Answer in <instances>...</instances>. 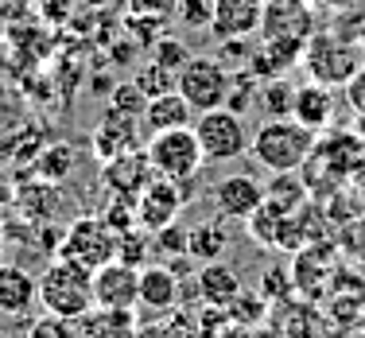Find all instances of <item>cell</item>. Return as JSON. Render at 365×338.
Masks as SVG:
<instances>
[{"instance_id": "obj_1", "label": "cell", "mask_w": 365, "mask_h": 338, "mask_svg": "<svg viewBox=\"0 0 365 338\" xmlns=\"http://www.w3.org/2000/svg\"><path fill=\"white\" fill-rule=\"evenodd\" d=\"M315 136L307 125L295 117H264L260 128H253L249 140V155L268 171V175H284V171H299L303 163L315 155Z\"/></svg>"}, {"instance_id": "obj_2", "label": "cell", "mask_w": 365, "mask_h": 338, "mask_svg": "<svg viewBox=\"0 0 365 338\" xmlns=\"http://www.w3.org/2000/svg\"><path fill=\"white\" fill-rule=\"evenodd\" d=\"M39 307L58 319H82L93 307V272L66 257H51L39 272Z\"/></svg>"}, {"instance_id": "obj_3", "label": "cell", "mask_w": 365, "mask_h": 338, "mask_svg": "<svg viewBox=\"0 0 365 338\" xmlns=\"http://www.w3.org/2000/svg\"><path fill=\"white\" fill-rule=\"evenodd\" d=\"M144 155H148V163H152V175H163V179H171V183H179L182 195H190L195 179L202 175V168H206V155H202V144H198V136H195V125L148 136Z\"/></svg>"}, {"instance_id": "obj_4", "label": "cell", "mask_w": 365, "mask_h": 338, "mask_svg": "<svg viewBox=\"0 0 365 338\" xmlns=\"http://www.w3.org/2000/svg\"><path fill=\"white\" fill-rule=\"evenodd\" d=\"M230 86H233V71L218 55H190L175 71V90L182 93V101H187L195 113L225 106Z\"/></svg>"}, {"instance_id": "obj_5", "label": "cell", "mask_w": 365, "mask_h": 338, "mask_svg": "<svg viewBox=\"0 0 365 338\" xmlns=\"http://www.w3.org/2000/svg\"><path fill=\"white\" fill-rule=\"evenodd\" d=\"M195 136L202 144L206 163H230V160H241L249 152L253 128L245 125L241 113L218 106V109H206L195 117Z\"/></svg>"}, {"instance_id": "obj_6", "label": "cell", "mask_w": 365, "mask_h": 338, "mask_svg": "<svg viewBox=\"0 0 365 338\" xmlns=\"http://www.w3.org/2000/svg\"><path fill=\"white\" fill-rule=\"evenodd\" d=\"M55 257H66V261H74V265H82V268L93 272V268L117 261V233H113L98 214L74 218L63 230V237H58V253Z\"/></svg>"}, {"instance_id": "obj_7", "label": "cell", "mask_w": 365, "mask_h": 338, "mask_svg": "<svg viewBox=\"0 0 365 338\" xmlns=\"http://www.w3.org/2000/svg\"><path fill=\"white\" fill-rule=\"evenodd\" d=\"M182 206H187L182 187L171 183V179H163V175H152L140 187V195H136V225L148 233H155V230H163V225L179 222Z\"/></svg>"}, {"instance_id": "obj_8", "label": "cell", "mask_w": 365, "mask_h": 338, "mask_svg": "<svg viewBox=\"0 0 365 338\" xmlns=\"http://www.w3.org/2000/svg\"><path fill=\"white\" fill-rule=\"evenodd\" d=\"M303 66H307L311 82H323V86H338V82H350L354 78V51L338 47L330 36H315L303 43Z\"/></svg>"}, {"instance_id": "obj_9", "label": "cell", "mask_w": 365, "mask_h": 338, "mask_svg": "<svg viewBox=\"0 0 365 338\" xmlns=\"http://www.w3.org/2000/svg\"><path fill=\"white\" fill-rule=\"evenodd\" d=\"M140 303V268L109 261L93 268V307H136Z\"/></svg>"}, {"instance_id": "obj_10", "label": "cell", "mask_w": 365, "mask_h": 338, "mask_svg": "<svg viewBox=\"0 0 365 338\" xmlns=\"http://www.w3.org/2000/svg\"><path fill=\"white\" fill-rule=\"evenodd\" d=\"M210 198H214V210H218L225 222H249L260 206H264V187L249 175H225L222 183L210 190Z\"/></svg>"}, {"instance_id": "obj_11", "label": "cell", "mask_w": 365, "mask_h": 338, "mask_svg": "<svg viewBox=\"0 0 365 338\" xmlns=\"http://www.w3.org/2000/svg\"><path fill=\"white\" fill-rule=\"evenodd\" d=\"M36 303H39V276H31L16 261H0V315L24 319Z\"/></svg>"}, {"instance_id": "obj_12", "label": "cell", "mask_w": 365, "mask_h": 338, "mask_svg": "<svg viewBox=\"0 0 365 338\" xmlns=\"http://www.w3.org/2000/svg\"><path fill=\"white\" fill-rule=\"evenodd\" d=\"M260 20H264L260 0H214L210 31L218 39H245L260 28Z\"/></svg>"}, {"instance_id": "obj_13", "label": "cell", "mask_w": 365, "mask_h": 338, "mask_svg": "<svg viewBox=\"0 0 365 338\" xmlns=\"http://www.w3.org/2000/svg\"><path fill=\"white\" fill-rule=\"evenodd\" d=\"M101 179H106V187L113 195H125V198H136L140 195V187L152 179V163H148L144 152H120L106 160V168H101Z\"/></svg>"}, {"instance_id": "obj_14", "label": "cell", "mask_w": 365, "mask_h": 338, "mask_svg": "<svg viewBox=\"0 0 365 338\" xmlns=\"http://www.w3.org/2000/svg\"><path fill=\"white\" fill-rule=\"evenodd\" d=\"M82 338H136L140 334V315L136 307H90L78 319Z\"/></svg>"}, {"instance_id": "obj_15", "label": "cell", "mask_w": 365, "mask_h": 338, "mask_svg": "<svg viewBox=\"0 0 365 338\" xmlns=\"http://www.w3.org/2000/svg\"><path fill=\"white\" fill-rule=\"evenodd\" d=\"M179 299H182L179 276L171 272L168 265H144L140 268V303H136V307L152 311V315H163V311H171Z\"/></svg>"}, {"instance_id": "obj_16", "label": "cell", "mask_w": 365, "mask_h": 338, "mask_svg": "<svg viewBox=\"0 0 365 338\" xmlns=\"http://www.w3.org/2000/svg\"><path fill=\"white\" fill-rule=\"evenodd\" d=\"M292 117L299 125H307L311 133H323L334 117V93L323 82H303L295 86V101H292Z\"/></svg>"}, {"instance_id": "obj_17", "label": "cell", "mask_w": 365, "mask_h": 338, "mask_svg": "<svg viewBox=\"0 0 365 338\" xmlns=\"http://www.w3.org/2000/svg\"><path fill=\"white\" fill-rule=\"evenodd\" d=\"M195 117H198V113L182 101V93L171 90V93H160V98L148 101V109L140 117V128H144V136H155V133H168V128L195 125Z\"/></svg>"}, {"instance_id": "obj_18", "label": "cell", "mask_w": 365, "mask_h": 338, "mask_svg": "<svg viewBox=\"0 0 365 338\" xmlns=\"http://www.w3.org/2000/svg\"><path fill=\"white\" fill-rule=\"evenodd\" d=\"M195 288H198V299L202 303L230 307L233 296L241 292V276H237V268H230L225 261H206L195 272Z\"/></svg>"}, {"instance_id": "obj_19", "label": "cell", "mask_w": 365, "mask_h": 338, "mask_svg": "<svg viewBox=\"0 0 365 338\" xmlns=\"http://www.w3.org/2000/svg\"><path fill=\"white\" fill-rule=\"evenodd\" d=\"M225 249H230V225H225V218L218 222H198V225H187V257L198 265L206 261H222Z\"/></svg>"}, {"instance_id": "obj_20", "label": "cell", "mask_w": 365, "mask_h": 338, "mask_svg": "<svg viewBox=\"0 0 365 338\" xmlns=\"http://www.w3.org/2000/svg\"><path fill=\"white\" fill-rule=\"evenodd\" d=\"M292 101H295V86L284 74H276V78H264V82L257 86L253 106L264 113V117H292Z\"/></svg>"}, {"instance_id": "obj_21", "label": "cell", "mask_w": 365, "mask_h": 338, "mask_svg": "<svg viewBox=\"0 0 365 338\" xmlns=\"http://www.w3.org/2000/svg\"><path fill=\"white\" fill-rule=\"evenodd\" d=\"M117 261H125L133 268H144V261H152V233L140 230V225L117 233Z\"/></svg>"}, {"instance_id": "obj_22", "label": "cell", "mask_w": 365, "mask_h": 338, "mask_svg": "<svg viewBox=\"0 0 365 338\" xmlns=\"http://www.w3.org/2000/svg\"><path fill=\"white\" fill-rule=\"evenodd\" d=\"M148 109V98L140 93L136 82H120L109 98V117H125V121H140Z\"/></svg>"}, {"instance_id": "obj_23", "label": "cell", "mask_w": 365, "mask_h": 338, "mask_svg": "<svg viewBox=\"0 0 365 338\" xmlns=\"http://www.w3.org/2000/svg\"><path fill=\"white\" fill-rule=\"evenodd\" d=\"M74 168V148L71 144H51L47 152L36 160V175L47 179V183H55V179H66Z\"/></svg>"}, {"instance_id": "obj_24", "label": "cell", "mask_w": 365, "mask_h": 338, "mask_svg": "<svg viewBox=\"0 0 365 338\" xmlns=\"http://www.w3.org/2000/svg\"><path fill=\"white\" fill-rule=\"evenodd\" d=\"M133 82L140 86V93L152 101V98H160V93H171V90H175V71H168L163 63H155V58H152V63H144L140 71H136Z\"/></svg>"}, {"instance_id": "obj_25", "label": "cell", "mask_w": 365, "mask_h": 338, "mask_svg": "<svg viewBox=\"0 0 365 338\" xmlns=\"http://www.w3.org/2000/svg\"><path fill=\"white\" fill-rule=\"evenodd\" d=\"M299 195H303V187L295 183V171H284V175H272V187L264 190V203L280 214H292L299 206Z\"/></svg>"}, {"instance_id": "obj_26", "label": "cell", "mask_w": 365, "mask_h": 338, "mask_svg": "<svg viewBox=\"0 0 365 338\" xmlns=\"http://www.w3.org/2000/svg\"><path fill=\"white\" fill-rule=\"evenodd\" d=\"M101 222L109 225L113 233H125V230H136V198H125V195H113L109 206L98 214Z\"/></svg>"}, {"instance_id": "obj_27", "label": "cell", "mask_w": 365, "mask_h": 338, "mask_svg": "<svg viewBox=\"0 0 365 338\" xmlns=\"http://www.w3.org/2000/svg\"><path fill=\"white\" fill-rule=\"evenodd\" d=\"M152 249L163 257V261H171V257H187V225L171 222L163 225V230L152 233Z\"/></svg>"}, {"instance_id": "obj_28", "label": "cell", "mask_w": 365, "mask_h": 338, "mask_svg": "<svg viewBox=\"0 0 365 338\" xmlns=\"http://www.w3.org/2000/svg\"><path fill=\"white\" fill-rule=\"evenodd\" d=\"M225 311H230V323L253 327V323H260V315H264V296H257V292H249V296H245V292H237Z\"/></svg>"}, {"instance_id": "obj_29", "label": "cell", "mask_w": 365, "mask_h": 338, "mask_svg": "<svg viewBox=\"0 0 365 338\" xmlns=\"http://www.w3.org/2000/svg\"><path fill=\"white\" fill-rule=\"evenodd\" d=\"M125 8H128L125 16H140V20H160V24H168V20H175L179 0H125Z\"/></svg>"}, {"instance_id": "obj_30", "label": "cell", "mask_w": 365, "mask_h": 338, "mask_svg": "<svg viewBox=\"0 0 365 338\" xmlns=\"http://www.w3.org/2000/svg\"><path fill=\"white\" fill-rule=\"evenodd\" d=\"M28 338H82V331H78V319L47 315V319H39V323L31 327Z\"/></svg>"}, {"instance_id": "obj_31", "label": "cell", "mask_w": 365, "mask_h": 338, "mask_svg": "<svg viewBox=\"0 0 365 338\" xmlns=\"http://www.w3.org/2000/svg\"><path fill=\"white\" fill-rule=\"evenodd\" d=\"M210 16H214V0H179L175 8V20H182L187 28H210Z\"/></svg>"}, {"instance_id": "obj_32", "label": "cell", "mask_w": 365, "mask_h": 338, "mask_svg": "<svg viewBox=\"0 0 365 338\" xmlns=\"http://www.w3.org/2000/svg\"><path fill=\"white\" fill-rule=\"evenodd\" d=\"M152 58H155V63H163L168 71H179V66L187 63L190 55H187V47H182L179 39H168V36H160V39L152 43Z\"/></svg>"}, {"instance_id": "obj_33", "label": "cell", "mask_w": 365, "mask_h": 338, "mask_svg": "<svg viewBox=\"0 0 365 338\" xmlns=\"http://www.w3.org/2000/svg\"><path fill=\"white\" fill-rule=\"evenodd\" d=\"M136 338H187V334H182V327H171V323H140Z\"/></svg>"}, {"instance_id": "obj_34", "label": "cell", "mask_w": 365, "mask_h": 338, "mask_svg": "<svg viewBox=\"0 0 365 338\" xmlns=\"http://www.w3.org/2000/svg\"><path fill=\"white\" fill-rule=\"evenodd\" d=\"M218 338H253V331H249L245 323H230V327H225V331H222Z\"/></svg>"}, {"instance_id": "obj_35", "label": "cell", "mask_w": 365, "mask_h": 338, "mask_svg": "<svg viewBox=\"0 0 365 338\" xmlns=\"http://www.w3.org/2000/svg\"><path fill=\"white\" fill-rule=\"evenodd\" d=\"M8 203H16V187L12 183H8V179L4 175H0V210H4V206Z\"/></svg>"}, {"instance_id": "obj_36", "label": "cell", "mask_w": 365, "mask_h": 338, "mask_svg": "<svg viewBox=\"0 0 365 338\" xmlns=\"http://www.w3.org/2000/svg\"><path fill=\"white\" fill-rule=\"evenodd\" d=\"M90 8H109V4H117V0H86Z\"/></svg>"}, {"instance_id": "obj_37", "label": "cell", "mask_w": 365, "mask_h": 338, "mask_svg": "<svg viewBox=\"0 0 365 338\" xmlns=\"http://www.w3.org/2000/svg\"><path fill=\"white\" fill-rule=\"evenodd\" d=\"M4 237H8V233H4V225H0V249H4Z\"/></svg>"}]
</instances>
